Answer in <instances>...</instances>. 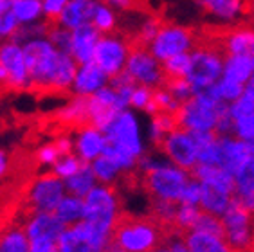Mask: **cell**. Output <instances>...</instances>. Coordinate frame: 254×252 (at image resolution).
Segmentation results:
<instances>
[{
	"mask_svg": "<svg viewBox=\"0 0 254 252\" xmlns=\"http://www.w3.org/2000/svg\"><path fill=\"white\" fill-rule=\"evenodd\" d=\"M121 216V198L114 186L98 184L85 196L83 225L94 252H107L112 247Z\"/></svg>",
	"mask_w": 254,
	"mask_h": 252,
	"instance_id": "cell-1",
	"label": "cell"
},
{
	"mask_svg": "<svg viewBox=\"0 0 254 252\" xmlns=\"http://www.w3.org/2000/svg\"><path fill=\"white\" fill-rule=\"evenodd\" d=\"M170 233L152 216H127L119 218L114 231V243L127 252H153Z\"/></svg>",
	"mask_w": 254,
	"mask_h": 252,
	"instance_id": "cell-2",
	"label": "cell"
},
{
	"mask_svg": "<svg viewBox=\"0 0 254 252\" xmlns=\"http://www.w3.org/2000/svg\"><path fill=\"white\" fill-rule=\"evenodd\" d=\"M24 54L33 88L40 92H53L62 53L56 51L49 38H36L24 44Z\"/></svg>",
	"mask_w": 254,
	"mask_h": 252,
	"instance_id": "cell-3",
	"label": "cell"
},
{
	"mask_svg": "<svg viewBox=\"0 0 254 252\" xmlns=\"http://www.w3.org/2000/svg\"><path fill=\"white\" fill-rule=\"evenodd\" d=\"M191 175L188 171L171 164H155L152 170L142 173V188L150 194V198L168 200L181 204L184 189L190 184Z\"/></svg>",
	"mask_w": 254,
	"mask_h": 252,
	"instance_id": "cell-4",
	"label": "cell"
},
{
	"mask_svg": "<svg viewBox=\"0 0 254 252\" xmlns=\"http://www.w3.org/2000/svg\"><path fill=\"white\" fill-rule=\"evenodd\" d=\"M190 54H191V65H190V72H188V79L191 81L193 88L215 85V81L224 72V67H225L224 54L218 49L213 47L211 44L198 38H196L195 49Z\"/></svg>",
	"mask_w": 254,
	"mask_h": 252,
	"instance_id": "cell-5",
	"label": "cell"
},
{
	"mask_svg": "<svg viewBox=\"0 0 254 252\" xmlns=\"http://www.w3.org/2000/svg\"><path fill=\"white\" fill-rule=\"evenodd\" d=\"M65 194L67 189L64 180L51 171H45L29 184L25 193V205L29 213H54Z\"/></svg>",
	"mask_w": 254,
	"mask_h": 252,
	"instance_id": "cell-6",
	"label": "cell"
},
{
	"mask_svg": "<svg viewBox=\"0 0 254 252\" xmlns=\"http://www.w3.org/2000/svg\"><path fill=\"white\" fill-rule=\"evenodd\" d=\"M196 44V27H182L177 24H164L159 31L157 38L150 45V51L159 62L179 56V54L190 53Z\"/></svg>",
	"mask_w": 254,
	"mask_h": 252,
	"instance_id": "cell-7",
	"label": "cell"
},
{
	"mask_svg": "<svg viewBox=\"0 0 254 252\" xmlns=\"http://www.w3.org/2000/svg\"><path fill=\"white\" fill-rule=\"evenodd\" d=\"M130 38L121 33L103 34L96 47L94 63L107 74L108 78H114L125 70L130 56Z\"/></svg>",
	"mask_w": 254,
	"mask_h": 252,
	"instance_id": "cell-8",
	"label": "cell"
},
{
	"mask_svg": "<svg viewBox=\"0 0 254 252\" xmlns=\"http://www.w3.org/2000/svg\"><path fill=\"white\" fill-rule=\"evenodd\" d=\"M130 56L127 62V70L137 85L148 88H161L164 85V70H162V63L152 54L148 47L130 44Z\"/></svg>",
	"mask_w": 254,
	"mask_h": 252,
	"instance_id": "cell-9",
	"label": "cell"
},
{
	"mask_svg": "<svg viewBox=\"0 0 254 252\" xmlns=\"http://www.w3.org/2000/svg\"><path fill=\"white\" fill-rule=\"evenodd\" d=\"M101 131L105 133L108 142L121 146L137 159L144 155V146H142L141 135H139V123L130 110L116 114V117Z\"/></svg>",
	"mask_w": 254,
	"mask_h": 252,
	"instance_id": "cell-10",
	"label": "cell"
},
{
	"mask_svg": "<svg viewBox=\"0 0 254 252\" xmlns=\"http://www.w3.org/2000/svg\"><path fill=\"white\" fill-rule=\"evenodd\" d=\"M225 229V242L233 251H244L254 245V216L240 207L233 200V204L222 216Z\"/></svg>",
	"mask_w": 254,
	"mask_h": 252,
	"instance_id": "cell-11",
	"label": "cell"
},
{
	"mask_svg": "<svg viewBox=\"0 0 254 252\" xmlns=\"http://www.w3.org/2000/svg\"><path fill=\"white\" fill-rule=\"evenodd\" d=\"M157 150L164 153L173 162V166L188 171V173L198 164V150L188 131L177 130L168 133Z\"/></svg>",
	"mask_w": 254,
	"mask_h": 252,
	"instance_id": "cell-12",
	"label": "cell"
},
{
	"mask_svg": "<svg viewBox=\"0 0 254 252\" xmlns=\"http://www.w3.org/2000/svg\"><path fill=\"white\" fill-rule=\"evenodd\" d=\"M0 63L4 65L9 76L7 87L13 90H29L33 88L29 70H27V63H25L24 45L16 44L13 40H5L0 45Z\"/></svg>",
	"mask_w": 254,
	"mask_h": 252,
	"instance_id": "cell-13",
	"label": "cell"
},
{
	"mask_svg": "<svg viewBox=\"0 0 254 252\" xmlns=\"http://www.w3.org/2000/svg\"><path fill=\"white\" fill-rule=\"evenodd\" d=\"M29 242H58L65 225L54 213H29L22 220Z\"/></svg>",
	"mask_w": 254,
	"mask_h": 252,
	"instance_id": "cell-14",
	"label": "cell"
},
{
	"mask_svg": "<svg viewBox=\"0 0 254 252\" xmlns=\"http://www.w3.org/2000/svg\"><path fill=\"white\" fill-rule=\"evenodd\" d=\"M74 137V153L79 159L90 164L98 157L103 155L105 146H107V137L99 130L98 126L94 125H83L76 128V131L72 133Z\"/></svg>",
	"mask_w": 254,
	"mask_h": 252,
	"instance_id": "cell-15",
	"label": "cell"
},
{
	"mask_svg": "<svg viewBox=\"0 0 254 252\" xmlns=\"http://www.w3.org/2000/svg\"><path fill=\"white\" fill-rule=\"evenodd\" d=\"M108 81H110V78L103 72L96 63H85V65H79L78 67V72H76L70 92H72V96L92 97L101 88L107 87Z\"/></svg>",
	"mask_w": 254,
	"mask_h": 252,
	"instance_id": "cell-16",
	"label": "cell"
},
{
	"mask_svg": "<svg viewBox=\"0 0 254 252\" xmlns=\"http://www.w3.org/2000/svg\"><path fill=\"white\" fill-rule=\"evenodd\" d=\"M101 36L103 34L92 24H83L72 31V58L78 62V65L94 62L96 47Z\"/></svg>",
	"mask_w": 254,
	"mask_h": 252,
	"instance_id": "cell-17",
	"label": "cell"
},
{
	"mask_svg": "<svg viewBox=\"0 0 254 252\" xmlns=\"http://www.w3.org/2000/svg\"><path fill=\"white\" fill-rule=\"evenodd\" d=\"M96 5H98V0H88V2H74V0H70L67 4V7L60 13V16L53 24L70 31L78 29L79 25L92 22Z\"/></svg>",
	"mask_w": 254,
	"mask_h": 252,
	"instance_id": "cell-18",
	"label": "cell"
},
{
	"mask_svg": "<svg viewBox=\"0 0 254 252\" xmlns=\"http://www.w3.org/2000/svg\"><path fill=\"white\" fill-rule=\"evenodd\" d=\"M56 119L65 126H76V128L88 125V97L72 96L56 112Z\"/></svg>",
	"mask_w": 254,
	"mask_h": 252,
	"instance_id": "cell-19",
	"label": "cell"
},
{
	"mask_svg": "<svg viewBox=\"0 0 254 252\" xmlns=\"http://www.w3.org/2000/svg\"><path fill=\"white\" fill-rule=\"evenodd\" d=\"M200 191V209L205 213L216 214V216H224L225 211L229 209V205L233 204V196L235 194H229L222 191V189L215 188L211 184H202Z\"/></svg>",
	"mask_w": 254,
	"mask_h": 252,
	"instance_id": "cell-20",
	"label": "cell"
},
{
	"mask_svg": "<svg viewBox=\"0 0 254 252\" xmlns=\"http://www.w3.org/2000/svg\"><path fill=\"white\" fill-rule=\"evenodd\" d=\"M0 252H31V242L22 223H9L0 229Z\"/></svg>",
	"mask_w": 254,
	"mask_h": 252,
	"instance_id": "cell-21",
	"label": "cell"
},
{
	"mask_svg": "<svg viewBox=\"0 0 254 252\" xmlns=\"http://www.w3.org/2000/svg\"><path fill=\"white\" fill-rule=\"evenodd\" d=\"M190 252H235L224 238L213 236L207 233L190 231L184 234Z\"/></svg>",
	"mask_w": 254,
	"mask_h": 252,
	"instance_id": "cell-22",
	"label": "cell"
},
{
	"mask_svg": "<svg viewBox=\"0 0 254 252\" xmlns=\"http://www.w3.org/2000/svg\"><path fill=\"white\" fill-rule=\"evenodd\" d=\"M54 214L64 223L65 227L78 225L85 220V198L74 196V194H65L64 200L58 204Z\"/></svg>",
	"mask_w": 254,
	"mask_h": 252,
	"instance_id": "cell-23",
	"label": "cell"
},
{
	"mask_svg": "<svg viewBox=\"0 0 254 252\" xmlns=\"http://www.w3.org/2000/svg\"><path fill=\"white\" fill-rule=\"evenodd\" d=\"M58 249L60 252H94L85 233L83 222L72 227H65L58 240Z\"/></svg>",
	"mask_w": 254,
	"mask_h": 252,
	"instance_id": "cell-24",
	"label": "cell"
},
{
	"mask_svg": "<svg viewBox=\"0 0 254 252\" xmlns=\"http://www.w3.org/2000/svg\"><path fill=\"white\" fill-rule=\"evenodd\" d=\"M9 11L22 25L38 24L45 20L44 0H11Z\"/></svg>",
	"mask_w": 254,
	"mask_h": 252,
	"instance_id": "cell-25",
	"label": "cell"
},
{
	"mask_svg": "<svg viewBox=\"0 0 254 252\" xmlns=\"http://www.w3.org/2000/svg\"><path fill=\"white\" fill-rule=\"evenodd\" d=\"M96 186H98V180H96V175H94L90 164H85L78 173L65 180L67 194H74L79 198H85Z\"/></svg>",
	"mask_w": 254,
	"mask_h": 252,
	"instance_id": "cell-26",
	"label": "cell"
},
{
	"mask_svg": "<svg viewBox=\"0 0 254 252\" xmlns=\"http://www.w3.org/2000/svg\"><path fill=\"white\" fill-rule=\"evenodd\" d=\"M90 168H92L94 175H96L98 184L103 186H116L123 175V171L119 170V166L114 160L108 159L107 155H101L94 160V162H90Z\"/></svg>",
	"mask_w": 254,
	"mask_h": 252,
	"instance_id": "cell-27",
	"label": "cell"
},
{
	"mask_svg": "<svg viewBox=\"0 0 254 252\" xmlns=\"http://www.w3.org/2000/svg\"><path fill=\"white\" fill-rule=\"evenodd\" d=\"M118 22L119 20L118 15H116V9L108 7L107 4H103L101 0H98V5H96V11H94L90 24L101 34H114L118 33Z\"/></svg>",
	"mask_w": 254,
	"mask_h": 252,
	"instance_id": "cell-28",
	"label": "cell"
},
{
	"mask_svg": "<svg viewBox=\"0 0 254 252\" xmlns=\"http://www.w3.org/2000/svg\"><path fill=\"white\" fill-rule=\"evenodd\" d=\"M251 68H253V62L247 56H231L225 62L224 67V78L233 79V81L244 83L249 79Z\"/></svg>",
	"mask_w": 254,
	"mask_h": 252,
	"instance_id": "cell-29",
	"label": "cell"
},
{
	"mask_svg": "<svg viewBox=\"0 0 254 252\" xmlns=\"http://www.w3.org/2000/svg\"><path fill=\"white\" fill-rule=\"evenodd\" d=\"M200 213H202V209L198 207V205L179 204L177 216H175V231H179V233H182V234L193 231Z\"/></svg>",
	"mask_w": 254,
	"mask_h": 252,
	"instance_id": "cell-30",
	"label": "cell"
},
{
	"mask_svg": "<svg viewBox=\"0 0 254 252\" xmlns=\"http://www.w3.org/2000/svg\"><path fill=\"white\" fill-rule=\"evenodd\" d=\"M85 164H87V162H83L76 153H70V155L60 157V159L56 160V164L51 168V173H54L58 179H62L65 182V180L70 179L72 175L78 173Z\"/></svg>",
	"mask_w": 254,
	"mask_h": 252,
	"instance_id": "cell-31",
	"label": "cell"
},
{
	"mask_svg": "<svg viewBox=\"0 0 254 252\" xmlns=\"http://www.w3.org/2000/svg\"><path fill=\"white\" fill-rule=\"evenodd\" d=\"M200 4L204 7V11H207V13L231 18V16H235L242 9L244 0H200Z\"/></svg>",
	"mask_w": 254,
	"mask_h": 252,
	"instance_id": "cell-32",
	"label": "cell"
},
{
	"mask_svg": "<svg viewBox=\"0 0 254 252\" xmlns=\"http://www.w3.org/2000/svg\"><path fill=\"white\" fill-rule=\"evenodd\" d=\"M51 25H53V22H49V20H42V22H38V24L22 25V27L18 29V33L13 36V42L24 45V44H27V42H31V40L47 38Z\"/></svg>",
	"mask_w": 254,
	"mask_h": 252,
	"instance_id": "cell-33",
	"label": "cell"
},
{
	"mask_svg": "<svg viewBox=\"0 0 254 252\" xmlns=\"http://www.w3.org/2000/svg\"><path fill=\"white\" fill-rule=\"evenodd\" d=\"M191 65V54L184 53L179 56L162 62V70H164V78H188Z\"/></svg>",
	"mask_w": 254,
	"mask_h": 252,
	"instance_id": "cell-34",
	"label": "cell"
},
{
	"mask_svg": "<svg viewBox=\"0 0 254 252\" xmlns=\"http://www.w3.org/2000/svg\"><path fill=\"white\" fill-rule=\"evenodd\" d=\"M193 231L213 234V236L224 238L225 240V229H224V222H222V218L220 216H216V214L205 213V211H202L200 213V216H198V220H196Z\"/></svg>",
	"mask_w": 254,
	"mask_h": 252,
	"instance_id": "cell-35",
	"label": "cell"
},
{
	"mask_svg": "<svg viewBox=\"0 0 254 252\" xmlns=\"http://www.w3.org/2000/svg\"><path fill=\"white\" fill-rule=\"evenodd\" d=\"M47 38L56 47V51L72 56V31L70 29H65V27H60V25L53 24Z\"/></svg>",
	"mask_w": 254,
	"mask_h": 252,
	"instance_id": "cell-36",
	"label": "cell"
},
{
	"mask_svg": "<svg viewBox=\"0 0 254 252\" xmlns=\"http://www.w3.org/2000/svg\"><path fill=\"white\" fill-rule=\"evenodd\" d=\"M236 193H254V157L235 173Z\"/></svg>",
	"mask_w": 254,
	"mask_h": 252,
	"instance_id": "cell-37",
	"label": "cell"
},
{
	"mask_svg": "<svg viewBox=\"0 0 254 252\" xmlns=\"http://www.w3.org/2000/svg\"><path fill=\"white\" fill-rule=\"evenodd\" d=\"M253 112H254V90L247 87L244 90V94L233 103V107H231V116H233L235 121H238V119L249 116V114H253Z\"/></svg>",
	"mask_w": 254,
	"mask_h": 252,
	"instance_id": "cell-38",
	"label": "cell"
},
{
	"mask_svg": "<svg viewBox=\"0 0 254 252\" xmlns=\"http://www.w3.org/2000/svg\"><path fill=\"white\" fill-rule=\"evenodd\" d=\"M34 159H36V162H38L42 168H53L54 164H56V160L60 159V153L58 150H56V146H54V142H47V144H42L36 150V153H34Z\"/></svg>",
	"mask_w": 254,
	"mask_h": 252,
	"instance_id": "cell-39",
	"label": "cell"
},
{
	"mask_svg": "<svg viewBox=\"0 0 254 252\" xmlns=\"http://www.w3.org/2000/svg\"><path fill=\"white\" fill-rule=\"evenodd\" d=\"M101 2L118 11H130V13H146L148 11L146 0H101Z\"/></svg>",
	"mask_w": 254,
	"mask_h": 252,
	"instance_id": "cell-40",
	"label": "cell"
},
{
	"mask_svg": "<svg viewBox=\"0 0 254 252\" xmlns=\"http://www.w3.org/2000/svg\"><path fill=\"white\" fill-rule=\"evenodd\" d=\"M152 97H153V88H148V87H142V85H137L133 88V94H132V99H130V107L135 108V110H146V107L152 103Z\"/></svg>",
	"mask_w": 254,
	"mask_h": 252,
	"instance_id": "cell-41",
	"label": "cell"
},
{
	"mask_svg": "<svg viewBox=\"0 0 254 252\" xmlns=\"http://www.w3.org/2000/svg\"><path fill=\"white\" fill-rule=\"evenodd\" d=\"M218 88H220L222 99H227V101H236L245 90L242 83L233 81V79H227V78H222V81L218 83Z\"/></svg>",
	"mask_w": 254,
	"mask_h": 252,
	"instance_id": "cell-42",
	"label": "cell"
},
{
	"mask_svg": "<svg viewBox=\"0 0 254 252\" xmlns=\"http://www.w3.org/2000/svg\"><path fill=\"white\" fill-rule=\"evenodd\" d=\"M20 27H22V24L11 11H7V13L0 16V31H2L4 40H13V36L18 33Z\"/></svg>",
	"mask_w": 254,
	"mask_h": 252,
	"instance_id": "cell-43",
	"label": "cell"
},
{
	"mask_svg": "<svg viewBox=\"0 0 254 252\" xmlns=\"http://www.w3.org/2000/svg\"><path fill=\"white\" fill-rule=\"evenodd\" d=\"M200 191H202L200 182L191 177L190 184H188L186 189H184V194H182V198H181V204L198 205V207H200Z\"/></svg>",
	"mask_w": 254,
	"mask_h": 252,
	"instance_id": "cell-44",
	"label": "cell"
},
{
	"mask_svg": "<svg viewBox=\"0 0 254 252\" xmlns=\"http://www.w3.org/2000/svg\"><path fill=\"white\" fill-rule=\"evenodd\" d=\"M236 133L245 141H254V112L236 121Z\"/></svg>",
	"mask_w": 254,
	"mask_h": 252,
	"instance_id": "cell-45",
	"label": "cell"
},
{
	"mask_svg": "<svg viewBox=\"0 0 254 252\" xmlns=\"http://www.w3.org/2000/svg\"><path fill=\"white\" fill-rule=\"evenodd\" d=\"M68 2H70V0H44L45 20H49V22H56V18H58L60 13L67 7Z\"/></svg>",
	"mask_w": 254,
	"mask_h": 252,
	"instance_id": "cell-46",
	"label": "cell"
},
{
	"mask_svg": "<svg viewBox=\"0 0 254 252\" xmlns=\"http://www.w3.org/2000/svg\"><path fill=\"white\" fill-rule=\"evenodd\" d=\"M53 142H54V146H56V150H58L60 157L74 153V137L72 135H60V137H56Z\"/></svg>",
	"mask_w": 254,
	"mask_h": 252,
	"instance_id": "cell-47",
	"label": "cell"
},
{
	"mask_svg": "<svg viewBox=\"0 0 254 252\" xmlns=\"http://www.w3.org/2000/svg\"><path fill=\"white\" fill-rule=\"evenodd\" d=\"M233 200H235L240 207H244L245 211H249L254 216V193H236L235 191Z\"/></svg>",
	"mask_w": 254,
	"mask_h": 252,
	"instance_id": "cell-48",
	"label": "cell"
},
{
	"mask_svg": "<svg viewBox=\"0 0 254 252\" xmlns=\"http://www.w3.org/2000/svg\"><path fill=\"white\" fill-rule=\"evenodd\" d=\"M31 252H60L58 242H31Z\"/></svg>",
	"mask_w": 254,
	"mask_h": 252,
	"instance_id": "cell-49",
	"label": "cell"
},
{
	"mask_svg": "<svg viewBox=\"0 0 254 252\" xmlns=\"http://www.w3.org/2000/svg\"><path fill=\"white\" fill-rule=\"evenodd\" d=\"M9 171V153L5 150H0V180L4 179Z\"/></svg>",
	"mask_w": 254,
	"mask_h": 252,
	"instance_id": "cell-50",
	"label": "cell"
},
{
	"mask_svg": "<svg viewBox=\"0 0 254 252\" xmlns=\"http://www.w3.org/2000/svg\"><path fill=\"white\" fill-rule=\"evenodd\" d=\"M9 83V76H7V70L4 68V65L0 63V85H7Z\"/></svg>",
	"mask_w": 254,
	"mask_h": 252,
	"instance_id": "cell-51",
	"label": "cell"
},
{
	"mask_svg": "<svg viewBox=\"0 0 254 252\" xmlns=\"http://www.w3.org/2000/svg\"><path fill=\"white\" fill-rule=\"evenodd\" d=\"M9 5H11V0H0V16L9 11Z\"/></svg>",
	"mask_w": 254,
	"mask_h": 252,
	"instance_id": "cell-52",
	"label": "cell"
},
{
	"mask_svg": "<svg viewBox=\"0 0 254 252\" xmlns=\"http://www.w3.org/2000/svg\"><path fill=\"white\" fill-rule=\"evenodd\" d=\"M107 252H127V251H123V249H121V247H118V245H116V243H114L112 247L108 249V251H107Z\"/></svg>",
	"mask_w": 254,
	"mask_h": 252,
	"instance_id": "cell-53",
	"label": "cell"
},
{
	"mask_svg": "<svg viewBox=\"0 0 254 252\" xmlns=\"http://www.w3.org/2000/svg\"><path fill=\"white\" fill-rule=\"evenodd\" d=\"M153 252H170V251H168V249L164 247V245H161V247H159V249H155V251H153Z\"/></svg>",
	"mask_w": 254,
	"mask_h": 252,
	"instance_id": "cell-54",
	"label": "cell"
},
{
	"mask_svg": "<svg viewBox=\"0 0 254 252\" xmlns=\"http://www.w3.org/2000/svg\"><path fill=\"white\" fill-rule=\"evenodd\" d=\"M247 87H249V88H253V90H254V74H253V76H251V79H249V85H247Z\"/></svg>",
	"mask_w": 254,
	"mask_h": 252,
	"instance_id": "cell-55",
	"label": "cell"
},
{
	"mask_svg": "<svg viewBox=\"0 0 254 252\" xmlns=\"http://www.w3.org/2000/svg\"><path fill=\"white\" fill-rule=\"evenodd\" d=\"M236 252H254V245H253V247H249V249H244V251H236Z\"/></svg>",
	"mask_w": 254,
	"mask_h": 252,
	"instance_id": "cell-56",
	"label": "cell"
},
{
	"mask_svg": "<svg viewBox=\"0 0 254 252\" xmlns=\"http://www.w3.org/2000/svg\"><path fill=\"white\" fill-rule=\"evenodd\" d=\"M4 42H5V40H4V36H2V31H0V45L4 44Z\"/></svg>",
	"mask_w": 254,
	"mask_h": 252,
	"instance_id": "cell-57",
	"label": "cell"
},
{
	"mask_svg": "<svg viewBox=\"0 0 254 252\" xmlns=\"http://www.w3.org/2000/svg\"><path fill=\"white\" fill-rule=\"evenodd\" d=\"M74 2H88V0H74Z\"/></svg>",
	"mask_w": 254,
	"mask_h": 252,
	"instance_id": "cell-58",
	"label": "cell"
}]
</instances>
